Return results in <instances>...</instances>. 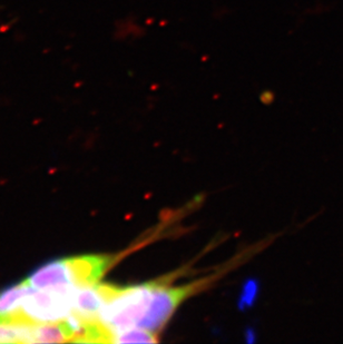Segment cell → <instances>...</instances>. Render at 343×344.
<instances>
[{
    "mask_svg": "<svg viewBox=\"0 0 343 344\" xmlns=\"http://www.w3.org/2000/svg\"><path fill=\"white\" fill-rule=\"evenodd\" d=\"M76 287L34 291L26 297L20 310L10 321L29 323H53L65 321L73 313V295Z\"/></svg>",
    "mask_w": 343,
    "mask_h": 344,
    "instance_id": "cell-2",
    "label": "cell"
},
{
    "mask_svg": "<svg viewBox=\"0 0 343 344\" xmlns=\"http://www.w3.org/2000/svg\"><path fill=\"white\" fill-rule=\"evenodd\" d=\"M114 343H154L157 342L156 334L153 332L134 326L127 330L121 331L113 335Z\"/></svg>",
    "mask_w": 343,
    "mask_h": 344,
    "instance_id": "cell-9",
    "label": "cell"
},
{
    "mask_svg": "<svg viewBox=\"0 0 343 344\" xmlns=\"http://www.w3.org/2000/svg\"><path fill=\"white\" fill-rule=\"evenodd\" d=\"M199 284L201 283H194L183 286L168 287L156 283L149 306L137 326L155 334L158 333L179 304L196 291Z\"/></svg>",
    "mask_w": 343,
    "mask_h": 344,
    "instance_id": "cell-3",
    "label": "cell"
},
{
    "mask_svg": "<svg viewBox=\"0 0 343 344\" xmlns=\"http://www.w3.org/2000/svg\"><path fill=\"white\" fill-rule=\"evenodd\" d=\"M75 287L92 286L102 278L109 264L110 257L103 255H82L66 258Z\"/></svg>",
    "mask_w": 343,
    "mask_h": 344,
    "instance_id": "cell-4",
    "label": "cell"
},
{
    "mask_svg": "<svg viewBox=\"0 0 343 344\" xmlns=\"http://www.w3.org/2000/svg\"><path fill=\"white\" fill-rule=\"evenodd\" d=\"M259 294V283L255 280H247L243 284V288L238 298V307L241 310H246L251 307Z\"/></svg>",
    "mask_w": 343,
    "mask_h": 344,
    "instance_id": "cell-10",
    "label": "cell"
},
{
    "mask_svg": "<svg viewBox=\"0 0 343 344\" xmlns=\"http://www.w3.org/2000/svg\"><path fill=\"white\" fill-rule=\"evenodd\" d=\"M27 281L35 288H58L75 287L68 268L66 258L53 259L34 270Z\"/></svg>",
    "mask_w": 343,
    "mask_h": 344,
    "instance_id": "cell-5",
    "label": "cell"
},
{
    "mask_svg": "<svg viewBox=\"0 0 343 344\" xmlns=\"http://www.w3.org/2000/svg\"><path fill=\"white\" fill-rule=\"evenodd\" d=\"M74 336V331L66 321L35 324V340L37 343L73 342Z\"/></svg>",
    "mask_w": 343,
    "mask_h": 344,
    "instance_id": "cell-8",
    "label": "cell"
},
{
    "mask_svg": "<svg viewBox=\"0 0 343 344\" xmlns=\"http://www.w3.org/2000/svg\"><path fill=\"white\" fill-rule=\"evenodd\" d=\"M156 283L117 287L99 313L98 320L113 333L137 326L152 301Z\"/></svg>",
    "mask_w": 343,
    "mask_h": 344,
    "instance_id": "cell-1",
    "label": "cell"
},
{
    "mask_svg": "<svg viewBox=\"0 0 343 344\" xmlns=\"http://www.w3.org/2000/svg\"><path fill=\"white\" fill-rule=\"evenodd\" d=\"M35 291L27 280L5 287L0 291V320H10L20 310L26 297Z\"/></svg>",
    "mask_w": 343,
    "mask_h": 344,
    "instance_id": "cell-6",
    "label": "cell"
},
{
    "mask_svg": "<svg viewBox=\"0 0 343 344\" xmlns=\"http://www.w3.org/2000/svg\"><path fill=\"white\" fill-rule=\"evenodd\" d=\"M35 324L20 321L0 320V343H36Z\"/></svg>",
    "mask_w": 343,
    "mask_h": 344,
    "instance_id": "cell-7",
    "label": "cell"
}]
</instances>
